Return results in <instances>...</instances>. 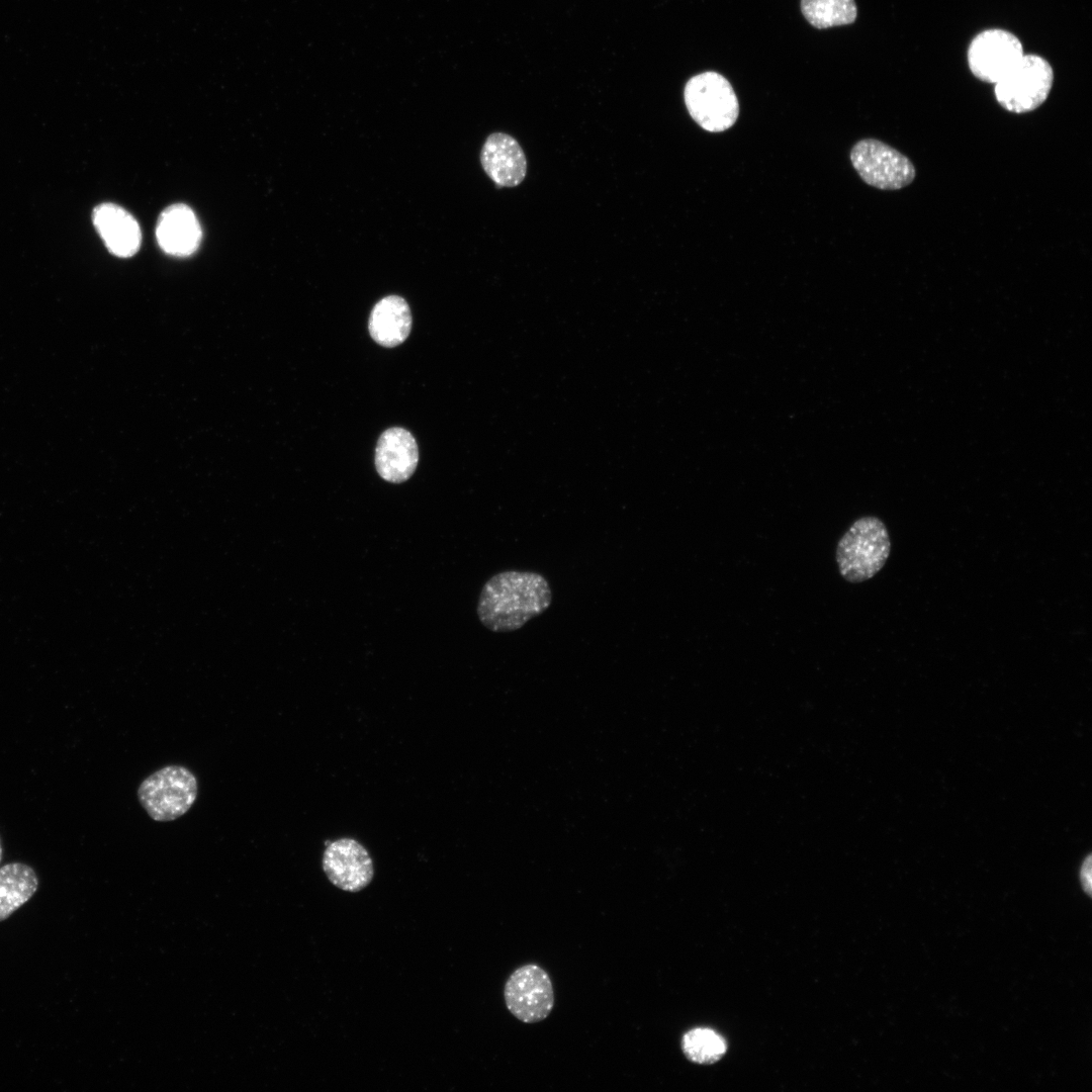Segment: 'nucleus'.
Wrapping results in <instances>:
<instances>
[{
  "instance_id": "obj_1",
  "label": "nucleus",
  "mask_w": 1092,
  "mask_h": 1092,
  "mask_svg": "<svg viewBox=\"0 0 1092 1092\" xmlns=\"http://www.w3.org/2000/svg\"><path fill=\"white\" fill-rule=\"evenodd\" d=\"M551 602L552 590L544 575L534 571L506 570L485 581L476 612L488 630L512 632L544 613Z\"/></svg>"
},
{
  "instance_id": "obj_2",
  "label": "nucleus",
  "mask_w": 1092,
  "mask_h": 1092,
  "mask_svg": "<svg viewBox=\"0 0 1092 1092\" xmlns=\"http://www.w3.org/2000/svg\"><path fill=\"white\" fill-rule=\"evenodd\" d=\"M891 541L885 524L877 517L855 520L838 541L836 562L841 576L857 583L874 577L885 565Z\"/></svg>"
},
{
  "instance_id": "obj_3",
  "label": "nucleus",
  "mask_w": 1092,
  "mask_h": 1092,
  "mask_svg": "<svg viewBox=\"0 0 1092 1092\" xmlns=\"http://www.w3.org/2000/svg\"><path fill=\"white\" fill-rule=\"evenodd\" d=\"M198 782L187 767L166 765L147 777L138 789V798L155 821L168 822L183 816L195 803Z\"/></svg>"
},
{
  "instance_id": "obj_4",
  "label": "nucleus",
  "mask_w": 1092,
  "mask_h": 1092,
  "mask_svg": "<svg viewBox=\"0 0 1092 1092\" xmlns=\"http://www.w3.org/2000/svg\"><path fill=\"white\" fill-rule=\"evenodd\" d=\"M684 99L691 117L707 131H724L738 118L736 93L718 72L707 71L691 77L685 86Z\"/></svg>"
},
{
  "instance_id": "obj_5",
  "label": "nucleus",
  "mask_w": 1092,
  "mask_h": 1092,
  "mask_svg": "<svg viewBox=\"0 0 1092 1092\" xmlns=\"http://www.w3.org/2000/svg\"><path fill=\"white\" fill-rule=\"evenodd\" d=\"M1054 82L1050 63L1037 55H1023L1017 64L995 83L997 102L1007 111L1025 113L1039 107Z\"/></svg>"
},
{
  "instance_id": "obj_6",
  "label": "nucleus",
  "mask_w": 1092,
  "mask_h": 1092,
  "mask_svg": "<svg viewBox=\"0 0 1092 1092\" xmlns=\"http://www.w3.org/2000/svg\"><path fill=\"white\" fill-rule=\"evenodd\" d=\"M850 161L867 184L882 190L908 186L916 174L909 158L875 139L857 142L850 151Z\"/></svg>"
},
{
  "instance_id": "obj_7",
  "label": "nucleus",
  "mask_w": 1092,
  "mask_h": 1092,
  "mask_svg": "<svg viewBox=\"0 0 1092 1092\" xmlns=\"http://www.w3.org/2000/svg\"><path fill=\"white\" fill-rule=\"evenodd\" d=\"M504 998L512 1015L525 1023L544 1020L554 1006L551 980L535 964L524 965L511 974L505 984Z\"/></svg>"
},
{
  "instance_id": "obj_8",
  "label": "nucleus",
  "mask_w": 1092,
  "mask_h": 1092,
  "mask_svg": "<svg viewBox=\"0 0 1092 1092\" xmlns=\"http://www.w3.org/2000/svg\"><path fill=\"white\" fill-rule=\"evenodd\" d=\"M1023 48L1013 33L999 28L977 34L968 50L971 72L978 79L996 83L1022 58Z\"/></svg>"
},
{
  "instance_id": "obj_9",
  "label": "nucleus",
  "mask_w": 1092,
  "mask_h": 1092,
  "mask_svg": "<svg viewBox=\"0 0 1092 1092\" xmlns=\"http://www.w3.org/2000/svg\"><path fill=\"white\" fill-rule=\"evenodd\" d=\"M323 870L334 886L352 893L367 887L374 873L368 851L352 838L337 839L326 847Z\"/></svg>"
},
{
  "instance_id": "obj_10",
  "label": "nucleus",
  "mask_w": 1092,
  "mask_h": 1092,
  "mask_svg": "<svg viewBox=\"0 0 1092 1092\" xmlns=\"http://www.w3.org/2000/svg\"><path fill=\"white\" fill-rule=\"evenodd\" d=\"M418 463V444L407 430L393 427L380 435L375 449V468L383 480L404 482L414 474Z\"/></svg>"
},
{
  "instance_id": "obj_11",
  "label": "nucleus",
  "mask_w": 1092,
  "mask_h": 1092,
  "mask_svg": "<svg viewBox=\"0 0 1092 1092\" xmlns=\"http://www.w3.org/2000/svg\"><path fill=\"white\" fill-rule=\"evenodd\" d=\"M480 163L497 187L518 186L527 173V160L519 143L505 132H493L484 142Z\"/></svg>"
},
{
  "instance_id": "obj_12",
  "label": "nucleus",
  "mask_w": 1092,
  "mask_h": 1092,
  "mask_svg": "<svg viewBox=\"0 0 1092 1092\" xmlns=\"http://www.w3.org/2000/svg\"><path fill=\"white\" fill-rule=\"evenodd\" d=\"M93 224L107 250L119 258L133 256L140 249L142 233L134 217L114 203H101L92 212Z\"/></svg>"
},
{
  "instance_id": "obj_13",
  "label": "nucleus",
  "mask_w": 1092,
  "mask_h": 1092,
  "mask_svg": "<svg viewBox=\"0 0 1092 1092\" xmlns=\"http://www.w3.org/2000/svg\"><path fill=\"white\" fill-rule=\"evenodd\" d=\"M200 223L193 210L177 203L167 207L160 215L156 238L160 248L175 257L192 255L201 242Z\"/></svg>"
},
{
  "instance_id": "obj_14",
  "label": "nucleus",
  "mask_w": 1092,
  "mask_h": 1092,
  "mask_svg": "<svg viewBox=\"0 0 1092 1092\" xmlns=\"http://www.w3.org/2000/svg\"><path fill=\"white\" fill-rule=\"evenodd\" d=\"M368 329L371 338L380 346L393 348L408 337L412 330V313L404 298L388 295L372 308Z\"/></svg>"
},
{
  "instance_id": "obj_15",
  "label": "nucleus",
  "mask_w": 1092,
  "mask_h": 1092,
  "mask_svg": "<svg viewBox=\"0 0 1092 1092\" xmlns=\"http://www.w3.org/2000/svg\"><path fill=\"white\" fill-rule=\"evenodd\" d=\"M38 879L32 868L10 862L0 868V922L25 904L36 892Z\"/></svg>"
},
{
  "instance_id": "obj_16",
  "label": "nucleus",
  "mask_w": 1092,
  "mask_h": 1092,
  "mask_svg": "<svg viewBox=\"0 0 1092 1092\" xmlns=\"http://www.w3.org/2000/svg\"><path fill=\"white\" fill-rule=\"evenodd\" d=\"M804 18L817 29L853 23L857 17L854 0H801Z\"/></svg>"
},
{
  "instance_id": "obj_17",
  "label": "nucleus",
  "mask_w": 1092,
  "mask_h": 1092,
  "mask_svg": "<svg viewBox=\"0 0 1092 1092\" xmlns=\"http://www.w3.org/2000/svg\"><path fill=\"white\" fill-rule=\"evenodd\" d=\"M681 1050L691 1062L709 1065L720 1060L726 1052L724 1039L709 1028H694L681 1038Z\"/></svg>"
},
{
  "instance_id": "obj_18",
  "label": "nucleus",
  "mask_w": 1092,
  "mask_h": 1092,
  "mask_svg": "<svg viewBox=\"0 0 1092 1092\" xmlns=\"http://www.w3.org/2000/svg\"><path fill=\"white\" fill-rule=\"evenodd\" d=\"M1092 857L1091 854H1087L1081 863L1079 879L1083 891L1090 896L1092 892Z\"/></svg>"
},
{
  "instance_id": "obj_19",
  "label": "nucleus",
  "mask_w": 1092,
  "mask_h": 1092,
  "mask_svg": "<svg viewBox=\"0 0 1092 1092\" xmlns=\"http://www.w3.org/2000/svg\"><path fill=\"white\" fill-rule=\"evenodd\" d=\"M1 857H2V846H1V841H0V861H1Z\"/></svg>"
}]
</instances>
